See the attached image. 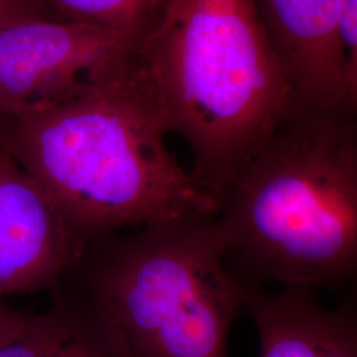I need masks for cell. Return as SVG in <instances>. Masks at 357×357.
I'll list each match as a JSON object with an SVG mask.
<instances>
[{"label": "cell", "instance_id": "cell-1", "mask_svg": "<svg viewBox=\"0 0 357 357\" xmlns=\"http://www.w3.org/2000/svg\"><path fill=\"white\" fill-rule=\"evenodd\" d=\"M128 77L167 134L185 142L192 180L217 205L295 106L252 0H160L137 33Z\"/></svg>", "mask_w": 357, "mask_h": 357}, {"label": "cell", "instance_id": "cell-2", "mask_svg": "<svg viewBox=\"0 0 357 357\" xmlns=\"http://www.w3.org/2000/svg\"><path fill=\"white\" fill-rule=\"evenodd\" d=\"M217 218L248 293L357 295V102L295 105L231 180Z\"/></svg>", "mask_w": 357, "mask_h": 357}, {"label": "cell", "instance_id": "cell-3", "mask_svg": "<svg viewBox=\"0 0 357 357\" xmlns=\"http://www.w3.org/2000/svg\"><path fill=\"white\" fill-rule=\"evenodd\" d=\"M123 76L61 102L0 116V143L48 195L81 246L128 227L217 215Z\"/></svg>", "mask_w": 357, "mask_h": 357}, {"label": "cell", "instance_id": "cell-4", "mask_svg": "<svg viewBox=\"0 0 357 357\" xmlns=\"http://www.w3.org/2000/svg\"><path fill=\"white\" fill-rule=\"evenodd\" d=\"M217 215H191L85 243L50 289L109 357H228L248 291L227 265Z\"/></svg>", "mask_w": 357, "mask_h": 357}, {"label": "cell", "instance_id": "cell-5", "mask_svg": "<svg viewBox=\"0 0 357 357\" xmlns=\"http://www.w3.org/2000/svg\"><path fill=\"white\" fill-rule=\"evenodd\" d=\"M138 32L68 16L0 28V116L61 102L126 75Z\"/></svg>", "mask_w": 357, "mask_h": 357}, {"label": "cell", "instance_id": "cell-6", "mask_svg": "<svg viewBox=\"0 0 357 357\" xmlns=\"http://www.w3.org/2000/svg\"><path fill=\"white\" fill-rule=\"evenodd\" d=\"M81 249L48 195L0 143V298L50 291Z\"/></svg>", "mask_w": 357, "mask_h": 357}, {"label": "cell", "instance_id": "cell-7", "mask_svg": "<svg viewBox=\"0 0 357 357\" xmlns=\"http://www.w3.org/2000/svg\"><path fill=\"white\" fill-rule=\"evenodd\" d=\"M281 59L295 105L333 107L357 102L347 78L343 0H252Z\"/></svg>", "mask_w": 357, "mask_h": 357}, {"label": "cell", "instance_id": "cell-8", "mask_svg": "<svg viewBox=\"0 0 357 357\" xmlns=\"http://www.w3.org/2000/svg\"><path fill=\"white\" fill-rule=\"evenodd\" d=\"M259 357H357V295L324 305L308 289L248 293Z\"/></svg>", "mask_w": 357, "mask_h": 357}, {"label": "cell", "instance_id": "cell-9", "mask_svg": "<svg viewBox=\"0 0 357 357\" xmlns=\"http://www.w3.org/2000/svg\"><path fill=\"white\" fill-rule=\"evenodd\" d=\"M0 357H109L96 333L76 310L52 299L43 314L31 317L23 335L0 348Z\"/></svg>", "mask_w": 357, "mask_h": 357}, {"label": "cell", "instance_id": "cell-10", "mask_svg": "<svg viewBox=\"0 0 357 357\" xmlns=\"http://www.w3.org/2000/svg\"><path fill=\"white\" fill-rule=\"evenodd\" d=\"M65 16L128 31H141L160 0H50Z\"/></svg>", "mask_w": 357, "mask_h": 357}, {"label": "cell", "instance_id": "cell-11", "mask_svg": "<svg viewBox=\"0 0 357 357\" xmlns=\"http://www.w3.org/2000/svg\"><path fill=\"white\" fill-rule=\"evenodd\" d=\"M342 38L347 60V78L357 101V0H343Z\"/></svg>", "mask_w": 357, "mask_h": 357}, {"label": "cell", "instance_id": "cell-12", "mask_svg": "<svg viewBox=\"0 0 357 357\" xmlns=\"http://www.w3.org/2000/svg\"><path fill=\"white\" fill-rule=\"evenodd\" d=\"M43 16H65L50 0H0V28L16 22L43 17Z\"/></svg>", "mask_w": 357, "mask_h": 357}, {"label": "cell", "instance_id": "cell-13", "mask_svg": "<svg viewBox=\"0 0 357 357\" xmlns=\"http://www.w3.org/2000/svg\"><path fill=\"white\" fill-rule=\"evenodd\" d=\"M31 317L6 306L0 299V348L10 344L26 331Z\"/></svg>", "mask_w": 357, "mask_h": 357}]
</instances>
